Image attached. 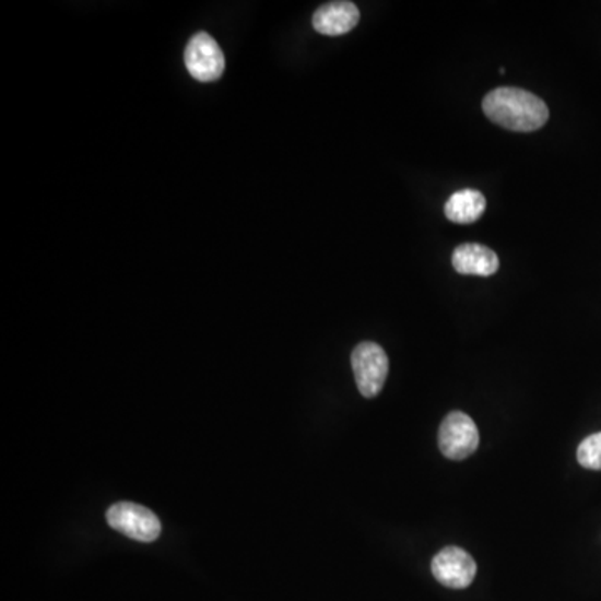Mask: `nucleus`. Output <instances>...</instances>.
I'll return each mask as SVG.
<instances>
[{"mask_svg":"<svg viewBox=\"0 0 601 601\" xmlns=\"http://www.w3.org/2000/svg\"><path fill=\"white\" fill-rule=\"evenodd\" d=\"M357 22L360 9L346 0L321 5L313 15V27L322 36H343L353 31Z\"/></svg>","mask_w":601,"mask_h":601,"instance_id":"obj_7","label":"nucleus"},{"mask_svg":"<svg viewBox=\"0 0 601 601\" xmlns=\"http://www.w3.org/2000/svg\"><path fill=\"white\" fill-rule=\"evenodd\" d=\"M483 113L492 122L515 132H533L549 122L550 110L525 89L498 87L486 94Z\"/></svg>","mask_w":601,"mask_h":601,"instance_id":"obj_1","label":"nucleus"},{"mask_svg":"<svg viewBox=\"0 0 601 601\" xmlns=\"http://www.w3.org/2000/svg\"><path fill=\"white\" fill-rule=\"evenodd\" d=\"M107 523L113 530L132 538V540L151 543L161 534V521L151 509L138 503L120 502L107 509Z\"/></svg>","mask_w":601,"mask_h":601,"instance_id":"obj_3","label":"nucleus"},{"mask_svg":"<svg viewBox=\"0 0 601 601\" xmlns=\"http://www.w3.org/2000/svg\"><path fill=\"white\" fill-rule=\"evenodd\" d=\"M351 365L360 393L365 398L378 397L389 372L385 350L373 341L357 344L351 354Z\"/></svg>","mask_w":601,"mask_h":601,"instance_id":"obj_2","label":"nucleus"},{"mask_svg":"<svg viewBox=\"0 0 601 601\" xmlns=\"http://www.w3.org/2000/svg\"><path fill=\"white\" fill-rule=\"evenodd\" d=\"M438 443L446 458L461 461L476 451L480 445V433L474 421L467 413L453 411L443 420L439 426Z\"/></svg>","mask_w":601,"mask_h":601,"instance_id":"obj_4","label":"nucleus"},{"mask_svg":"<svg viewBox=\"0 0 601 601\" xmlns=\"http://www.w3.org/2000/svg\"><path fill=\"white\" fill-rule=\"evenodd\" d=\"M185 62L189 74L201 82L217 81L226 68L220 44L205 33L191 37L186 47Z\"/></svg>","mask_w":601,"mask_h":601,"instance_id":"obj_5","label":"nucleus"},{"mask_svg":"<svg viewBox=\"0 0 601 601\" xmlns=\"http://www.w3.org/2000/svg\"><path fill=\"white\" fill-rule=\"evenodd\" d=\"M453 268L467 276L488 278L498 271L499 259L495 251L481 245H461L453 252Z\"/></svg>","mask_w":601,"mask_h":601,"instance_id":"obj_8","label":"nucleus"},{"mask_svg":"<svg viewBox=\"0 0 601 601\" xmlns=\"http://www.w3.org/2000/svg\"><path fill=\"white\" fill-rule=\"evenodd\" d=\"M476 562L470 553L458 546H446L433 558V577L446 588L463 590L476 577Z\"/></svg>","mask_w":601,"mask_h":601,"instance_id":"obj_6","label":"nucleus"},{"mask_svg":"<svg viewBox=\"0 0 601 601\" xmlns=\"http://www.w3.org/2000/svg\"><path fill=\"white\" fill-rule=\"evenodd\" d=\"M578 463L587 470H601V433L588 436L578 446Z\"/></svg>","mask_w":601,"mask_h":601,"instance_id":"obj_10","label":"nucleus"},{"mask_svg":"<svg viewBox=\"0 0 601 601\" xmlns=\"http://www.w3.org/2000/svg\"><path fill=\"white\" fill-rule=\"evenodd\" d=\"M486 199L480 191L463 189L446 201L445 214L457 224H471L485 213Z\"/></svg>","mask_w":601,"mask_h":601,"instance_id":"obj_9","label":"nucleus"}]
</instances>
